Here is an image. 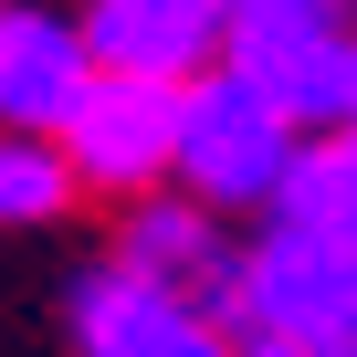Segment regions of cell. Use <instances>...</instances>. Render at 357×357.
<instances>
[{"instance_id":"5b68a950","label":"cell","mask_w":357,"mask_h":357,"mask_svg":"<svg viewBox=\"0 0 357 357\" xmlns=\"http://www.w3.org/2000/svg\"><path fill=\"white\" fill-rule=\"evenodd\" d=\"M347 22H231L221 32V53H231V74L242 84H263L294 126H336V105H347Z\"/></svg>"},{"instance_id":"7c38bea8","label":"cell","mask_w":357,"mask_h":357,"mask_svg":"<svg viewBox=\"0 0 357 357\" xmlns=\"http://www.w3.org/2000/svg\"><path fill=\"white\" fill-rule=\"evenodd\" d=\"M242 357H357V347H326V336H242Z\"/></svg>"},{"instance_id":"8992f818","label":"cell","mask_w":357,"mask_h":357,"mask_svg":"<svg viewBox=\"0 0 357 357\" xmlns=\"http://www.w3.org/2000/svg\"><path fill=\"white\" fill-rule=\"evenodd\" d=\"M95 43L53 11H0V126H32V137H63V116L84 105L95 84Z\"/></svg>"},{"instance_id":"8fae6325","label":"cell","mask_w":357,"mask_h":357,"mask_svg":"<svg viewBox=\"0 0 357 357\" xmlns=\"http://www.w3.org/2000/svg\"><path fill=\"white\" fill-rule=\"evenodd\" d=\"M231 22H357V0H221Z\"/></svg>"},{"instance_id":"52a82bcc","label":"cell","mask_w":357,"mask_h":357,"mask_svg":"<svg viewBox=\"0 0 357 357\" xmlns=\"http://www.w3.org/2000/svg\"><path fill=\"white\" fill-rule=\"evenodd\" d=\"M116 252H126L137 273H158V284H190V294L231 326V305H242V252L221 242V221H211V200H200V190H190V200L137 190V211H126Z\"/></svg>"},{"instance_id":"4fadbf2b","label":"cell","mask_w":357,"mask_h":357,"mask_svg":"<svg viewBox=\"0 0 357 357\" xmlns=\"http://www.w3.org/2000/svg\"><path fill=\"white\" fill-rule=\"evenodd\" d=\"M336 126H357V43H347V105H336Z\"/></svg>"},{"instance_id":"9c48e42d","label":"cell","mask_w":357,"mask_h":357,"mask_svg":"<svg viewBox=\"0 0 357 357\" xmlns=\"http://www.w3.org/2000/svg\"><path fill=\"white\" fill-rule=\"evenodd\" d=\"M273 211L357 242V126H336V137H305V147H294V168H284Z\"/></svg>"},{"instance_id":"ba28073f","label":"cell","mask_w":357,"mask_h":357,"mask_svg":"<svg viewBox=\"0 0 357 357\" xmlns=\"http://www.w3.org/2000/svg\"><path fill=\"white\" fill-rule=\"evenodd\" d=\"M231 11L221 0H95L84 11V43L105 74H158V84H190L211 53H221Z\"/></svg>"},{"instance_id":"277c9868","label":"cell","mask_w":357,"mask_h":357,"mask_svg":"<svg viewBox=\"0 0 357 357\" xmlns=\"http://www.w3.org/2000/svg\"><path fill=\"white\" fill-rule=\"evenodd\" d=\"M74 347H84V357H242L231 326H221L190 284H158V273H137L126 252L74 284Z\"/></svg>"},{"instance_id":"7a4b0ae2","label":"cell","mask_w":357,"mask_h":357,"mask_svg":"<svg viewBox=\"0 0 357 357\" xmlns=\"http://www.w3.org/2000/svg\"><path fill=\"white\" fill-rule=\"evenodd\" d=\"M231 336H326V347H357V242L315 231V221H273V242L242 252Z\"/></svg>"},{"instance_id":"30bf717a","label":"cell","mask_w":357,"mask_h":357,"mask_svg":"<svg viewBox=\"0 0 357 357\" xmlns=\"http://www.w3.org/2000/svg\"><path fill=\"white\" fill-rule=\"evenodd\" d=\"M63 200H74L63 147L32 137V126H0V231H32V221H53Z\"/></svg>"},{"instance_id":"6da1fadb","label":"cell","mask_w":357,"mask_h":357,"mask_svg":"<svg viewBox=\"0 0 357 357\" xmlns=\"http://www.w3.org/2000/svg\"><path fill=\"white\" fill-rule=\"evenodd\" d=\"M294 116L263 95V84H242V74H211V84H190L178 95V190H200L211 211H252V200H273L284 190V168H294Z\"/></svg>"},{"instance_id":"3957f363","label":"cell","mask_w":357,"mask_h":357,"mask_svg":"<svg viewBox=\"0 0 357 357\" xmlns=\"http://www.w3.org/2000/svg\"><path fill=\"white\" fill-rule=\"evenodd\" d=\"M178 95L190 84H158V74H95L84 84V105L63 116V168L84 178V190H116V200H137V190H158V178L178 168Z\"/></svg>"}]
</instances>
